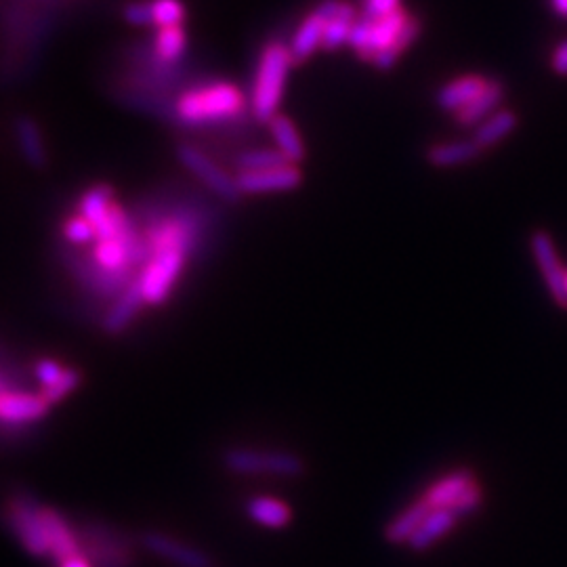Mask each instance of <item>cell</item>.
Returning a JSON list of instances; mask_svg holds the SVG:
<instances>
[{"label":"cell","instance_id":"cell-1","mask_svg":"<svg viewBox=\"0 0 567 567\" xmlns=\"http://www.w3.org/2000/svg\"><path fill=\"white\" fill-rule=\"evenodd\" d=\"M173 103L175 124L183 129H206V126L236 122L250 105L238 84L227 80L194 84Z\"/></svg>","mask_w":567,"mask_h":567},{"label":"cell","instance_id":"cell-2","mask_svg":"<svg viewBox=\"0 0 567 567\" xmlns=\"http://www.w3.org/2000/svg\"><path fill=\"white\" fill-rule=\"evenodd\" d=\"M294 57L290 45L280 40H271L261 49L255 80L250 91V112L259 122H269L278 116L280 103L284 99L288 72L292 68Z\"/></svg>","mask_w":567,"mask_h":567},{"label":"cell","instance_id":"cell-3","mask_svg":"<svg viewBox=\"0 0 567 567\" xmlns=\"http://www.w3.org/2000/svg\"><path fill=\"white\" fill-rule=\"evenodd\" d=\"M57 259L61 267L66 269L68 276L76 282V286L87 294L89 299L99 303H112L116 301L124 288L129 286L139 273L133 271H108L103 269L89 250H82L68 242H59L57 246Z\"/></svg>","mask_w":567,"mask_h":567},{"label":"cell","instance_id":"cell-4","mask_svg":"<svg viewBox=\"0 0 567 567\" xmlns=\"http://www.w3.org/2000/svg\"><path fill=\"white\" fill-rule=\"evenodd\" d=\"M80 553L93 567H135L133 540L122 530L103 521H84L76 530Z\"/></svg>","mask_w":567,"mask_h":567},{"label":"cell","instance_id":"cell-5","mask_svg":"<svg viewBox=\"0 0 567 567\" xmlns=\"http://www.w3.org/2000/svg\"><path fill=\"white\" fill-rule=\"evenodd\" d=\"M42 509L45 507L26 490L11 494L5 502V523L9 532L34 557L51 555Z\"/></svg>","mask_w":567,"mask_h":567},{"label":"cell","instance_id":"cell-6","mask_svg":"<svg viewBox=\"0 0 567 567\" xmlns=\"http://www.w3.org/2000/svg\"><path fill=\"white\" fill-rule=\"evenodd\" d=\"M175 154L185 171L192 173L206 192L213 194L217 200H221L223 204L242 202L244 194L240 192L236 175L225 171V168L206 150H202L200 145L183 141L177 145Z\"/></svg>","mask_w":567,"mask_h":567},{"label":"cell","instance_id":"cell-7","mask_svg":"<svg viewBox=\"0 0 567 567\" xmlns=\"http://www.w3.org/2000/svg\"><path fill=\"white\" fill-rule=\"evenodd\" d=\"M221 460L223 467L234 475L301 477L305 473V460L294 452L229 448L223 452Z\"/></svg>","mask_w":567,"mask_h":567},{"label":"cell","instance_id":"cell-8","mask_svg":"<svg viewBox=\"0 0 567 567\" xmlns=\"http://www.w3.org/2000/svg\"><path fill=\"white\" fill-rule=\"evenodd\" d=\"M187 263L189 257L185 250L173 248V250L154 252L152 259L139 271L141 292L147 307H160L171 299V294L179 278L183 276Z\"/></svg>","mask_w":567,"mask_h":567},{"label":"cell","instance_id":"cell-9","mask_svg":"<svg viewBox=\"0 0 567 567\" xmlns=\"http://www.w3.org/2000/svg\"><path fill=\"white\" fill-rule=\"evenodd\" d=\"M357 19V11L353 5L343 3V0H322V3L315 7L303 21L301 26L294 32L290 40V51L294 57V63L307 61L315 51L322 49L324 40V30L328 26V21L332 19Z\"/></svg>","mask_w":567,"mask_h":567},{"label":"cell","instance_id":"cell-10","mask_svg":"<svg viewBox=\"0 0 567 567\" xmlns=\"http://www.w3.org/2000/svg\"><path fill=\"white\" fill-rule=\"evenodd\" d=\"M530 248L534 261L542 273V278L546 282V288H549L553 301L561 307L567 309V290H565V273L567 269H563L557 250H555V242L553 238L546 234L542 229H536L534 234L530 236Z\"/></svg>","mask_w":567,"mask_h":567},{"label":"cell","instance_id":"cell-11","mask_svg":"<svg viewBox=\"0 0 567 567\" xmlns=\"http://www.w3.org/2000/svg\"><path fill=\"white\" fill-rule=\"evenodd\" d=\"M51 404L42 397L40 391L21 389L0 395V423L15 427H32L47 418L51 412Z\"/></svg>","mask_w":567,"mask_h":567},{"label":"cell","instance_id":"cell-12","mask_svg":"<svg viewBox=\"0 0 567 567\" xmlns=\"http://www.w3.org/2000/svg\"><path fill=\"white\" fill-rule=\"evenodd\" d=\"M236 181L244 196L280 194V192H294V189L301 187L303 173L297 164H288L259 173H236Z\"/></svg>","mask_w":567,"mask_h":567},{"label":"cell","instance_id":"cell-13","mask_svg":"<svg viewBox=\"0 0 567 567\" xmlns=\"http://www.w3.org/2000/svg\"><path fill=\"white\" fill-rule=\"evenodd\" d=\"M141 546L152 555L171 561L179 567H210L213 561L210 557L196 549V546L187 544L179 538H173L162 532H145L141 534Z\"/></svg>","mask_w":567,"mask_h":567},{"label":"cell","instance_id":"cell-14","mask_svg":"<svg viewBox=\"0 0 567 567\" xmlns=\"http://www.w3.org/2000/svg\"><path fill=\"white\" fill-rule=\"evenodd\" d=\"M145 299L141 292V282L139 276L124 288V292L116 301H112L105 309V315L101 320V330L108 336H120L122 332H126L131 328V324L139 318V313L143 311Z\"/></svg>","mask_w":567,"mask_h":567},{"label":"cell","instance_id":"cell-15","mask_svg":"<svg viewBox=\"0 0 567 567\" xmlns=\"http://www.w3.org/2000/svg\"><path fill=\"white\" fill-rule=\"evenodd\" d=\"M42 517H45V528L49 536V546H51V559L61 563L74 555L80 553L78 544V534L70 525V521L63 517L57 509L45 507L42 509Z\"/></svg>","mask_w":567,"mask_h":567},{"label":"cell","instance_id":"cell-16","mask_svg":"<svg viewBox=\"0 0 567 567\" xmlns=\"http://www.w3.org/2000/svg\"><path fill=\"white\" fill-rule=\"evenodd\" d=\"M13 133H15V141L21 156L24 160L36 168V171H42L49 164V152H47V143L45 137H42L40 124L32 118V116H19L15 118L13 124Z\"/></svg>","mask_w":567,"mask_h":567},{"label":"cell","instance_id":"cell-17","mask_svg":"<svg viewBox=\"0 0 567 567\" xmlns=\"http://www.w3.org/2000/svg\"><path fill=\"white\" fill-rule=\"evenodd\" d=\"M488 82H490V80L481 78V76H477V74L462 76V78H458V80L448 82L446 87H441V89L437 91L435 101H437V105H439L441 110L458 114L460 110H465L471 101H475L483 91H486Z\"/></svg>","mask_w":567,"mask_h":567},{"label":"cell","instance_id":"cell-18","mask_svg":"<svg viewBox=\"0 0 567 567\" xmlns=\"http://www.w3.org/2000/svg\"><path fill=\"white\" fill-rule=\"evenodd\" d=\"M475 483V475L469 469H458L441 479H437L433 486L425 492L423 500L431 509H452L454 502L465 494Z\"/></svg>","mask_w":567,"mask_h":567},{"label":"cell","instance_id":"cell-19","mask_svg":"<svg viewBox=\"0 0 567 567\" xmlns=\"http://www.w3.org/2000/svg\"><path fill=\"white\" fill-rule=\"evenodd\" d=\"M187 30L185 26L158 28L152 40V59L162 68H171L187 53Z\"/></svg>","mask_w":567,"mask_h":567},{"label":"cell","instance_id":"cell-20","mask_svg":"<svg viewBox=\"0 0 567 567\" xmlns=\"http://www.w3.org/2000/svg\"><path fill=\"white\" fill-rule=\"evenodd\" d=\"M267 126H269L271 139L276 141V150L282 152L288 158V162L299 164L305 160L307 147L303 143V137L297 129V124H294L288 116L278 114L267 122Z\"/></svg>","mask_w":567,"mask_h":567},{"label":"cell","instance_id":"cell-21","mask_svg":"<svg viewBox=\"0 0 567 567\" xmlns=\"http://www.w3.org/2000/svg\"><path fill=\"white\" fill-rule=\"evenodd\" d=\"M456 519L458 517L450 509H433L425 517V521L420 523V528L414 532L408 546L414 553H425L439 538H444L446 534H450Z\"/></svg>","mask_w":567,"mask_h":567},{"label":"cell","instance_id":"cell-22","mask_svg":"<svg viewBox=\"0 0 567 567\" xmlns=\"http://www.w3.org/2000/svg\"><path fill=\"white\" fill-rule=\"evenodd\" d=\"M433 509L429 504L420 498L416 502H412L408 509H404L399 513L393 521H389L385 525V540L389 544H408L410 538L414 536V532L420 528V523L425 521V517L431 513Z\"/></svg>","mask_w":567,"mask_h":567},{"label":"cell","instance_id":"cell-23","mask_svg":"<svg viewBox=\"0 0 567 567\" xmlns=\"http://www.w3.org/2000/svg\"><path fill=\"white\" fill-rule=\"evenodd\" d=\"M483 152L479 145L469 141H450V143H437L427 152V162L435 168H456L475 162Z\"/></svg>","mask_w":567,"mask_h":567},{"label":"cell","instance_id":"cell-24","mask_svg":"<svg viewBox=\"0 0 567 567\" xmlns=\"http://www.w3.org/2000/svg\"><path fill=\"white\" fill-rule=\"evenodd\" d=\"M114 204H116L114 189L108 183H97V185H91L87 192L80 196L78 215L87 219L97 231V227L105 221V217L110 215Z\"/></svg>","mask_w":567,"mask_h":567},{"label":"cell","instance_id":"cell-25","mask_svg":"<svg viewBox=\"0 0 567 567\" xmlns=\"http://www.w3.org/2000/svg\"><path fill=\"white\" fill-rule=\"evenodd\" d=\"M504 97V84L500 80H490L486 91H483L475 101H471L465 110L456 114V122L460 126H475L498 110V105Z\"/></svg>","mask_w":567,"mask_h":567},{"label":"cell","instance_id":"cell-26","mask_svg":"<svg viewBox=\"0 0 567 567\" xmlns=\"http://www.w3.org/2000/svg\"><path fill=\"white\" fill-rule=\"evenodd\" d=\"M246 513L252 521H257L271 530L286 528L292 519V511L288 509V504H284L278 498H267V496L250 498L246 502Z\"/></svg>","mask_w":567,"mask_h":567},{"label":"cell","instance_id":"cell-27","mask_svg":"<svg viewBox=\"0 0 567 567\" xmlns=\"http://www.w3.org/2000/svg\"><path fill=\"white\" fill-rule=\"evenodd\" d=\"M517 129V116L511 110H498L490 118L483 120L473 135V141L479 145L481 152L490 150L504 137H509Z\"/></svg>","mask_w":567,"mask_h":567},{"label":"cell","instance_id":"cell-28","mask_svg":"<svg viewBox=\"0 0 567 567\" xmlns=\"http://www.w3.org/2000/svg\"><path fill=\"white\" fill-rule=\"evenodd\" d=\"M288 164L292 162H288V158L282 152L269 150V147H250V150H242L234 156L236 173H259Z\"/></svg>","mask_w":567,"mask_h":567},{"label":"cell","instance_id":"cell-29","mask_svg":"<svg viewBox=\"0 0 567 567\" xmlns=\"http://www.w3.org/2000/svg\"><path fill=\"white\" fill-rule=\"evenodd\" d=\"M420 32H423V26H420V19H416V17L410 15L408 24L404 26L402 34L397 36V40L393 42V45L376 53V57H374V61H372L374 66H376L378 70H391V68L395 66V63H397V59L402 57V53L412 45V42H416V38L420 36Z\"/></svg>","mask_w":567,"mask_h":567},{"label":"cell","instance_id":"cell-30","mask_svg":"<svg viewBox=\"0 0 567 567\" xmlns=\"http://www.w3.org/2000/svg\"><path fill=\"white\" fill-rule=\"evenodd\" d=\"M408 19H410V15L404 9H397L387 17L376 19L374 28H372V49H374V53L391 47L393 42L397 40V36L402 34L404 26L408 24Z\"/></svg>","mask_w":567,"mask_h":567},{"label":"cell","instance_id":"cell-31","mask_svg":"<svg viewBox=\"0 0 567 567\" xmlns=\"http://www.w3.org/2000/svg\"><path fill=\"white\" fill-rule=\"evenodd\" d=\"M91 257L108 271H133L137 273L131 265H129V257H126V248L120 242V238L116 240H97L91 248Z\"/></svg>","mask_w":567,"mask_h":567},{"label":"cell","instance_id":"cell-32","mask_svg":"<svg viewBox=\"0 0 567 567\" xmlns=\"http://www.w3.org/2000/svg\"><path fill=\"white\" fill-rule=\"evenodd\" d=\"M152 5V28L185 26L187 7L183 0H150Z\"/></svg>","mask_w":567,"mask_h":567},{"label":"cell","instance_id":"cell-33","mask_svg":"<svg viewBox=\"0 0 567 567\" xmlns=\"http://www.w3.org/2000/svg\"><path fill=\"white\" fill-rule=\"evenodd\" d=\"M61 240L78 248L93 246L97 240V231L82 215H74L61 223Z\"/></svg>","mask_w":567,"mask_h":567},{"label":"cell","instance_id":"cell-34","mask_svg":"<svg viewBox=\"0 0 567 567\" xmlns=\"http://www.w3.org/2000/svg\"><path fill=\"white\" fill-rule=\"evenodd\" d=\"M372 28H374V19H370L366 15L357 17L353 21L349 42H347V45L364 61H374V57H376V53L372 49Z\"/></svg>","mask_w":567,"mask_h":567},{"label":"cell","instance_id":"cell-35","mask_svg":"<svg viewBox=\"0 0 567 567\" xmlns=\"http://www.w3.org/2000/svg\"><path fill=\"white\" fill-rule=\"evenodd\" d=\"M80 383H82V372L78 368L70 366V368H66V372L61 374V378L53 387L40 391V393L51 406H55V404L61 402V399H66L68 395H72L80 387Z\"/></svg>","mask_w":567,"mask_h":567},{"label":"cell","instance_id":"cell-36","mask_svg":"<svg viewBox=\"0 0 567 567\" xmlns=\"http://www.w3.org/2000/svg\"><path fill=\"white\" fill-rule=\"evenodd\" d=\"M351 19H332L328 21V26L324 30V40H322V49L324 51H336L341 49L343 45L349 42V34H351Z\"/></svg>","mask_w":567,"mask_h":567},{"label":"cell","instance_id":"cell-37","mask_svg":"<svg viewBox=\"0 0 567 567\" xmlns=\"http://www.w3.org/2000/svg\"><path fill=\"white\" fill-rule=\"evenodd\" d=\"M63 372H66V366H61L53 357H40L34 364V381L40 385V391H45L59 381Z\"/></svg>","mask_w":567,"mask_h":567},{"label":"cell","instance_id":"cell-38","mask_svg":"<svg viewBox=\"0 0 567 567\" xmlns=\"http://www.w3.org/2000/svg\"><path fill=\"white\" fill-rule=\"evenodd\" d=\"M122 17L126 24H131L135 28H150L152 26L150 0H133V3H126L122 9Z\"/></svg>","mask_w":567,"mask_h":567},{"label":"cell","instance_id":"cell-39","mask_svg":"<svg viewBox=\"0 0 567 567\" xmlns=\"http://www.w3.org/2000/svg\"><path fill=\"white\" fill-rule=\"evenodd\" d=\"M481 502H483V492H481V488L477 486V483H473V486L454 502V507L450 511L456 517H465V515L475 513L481 507Z\"/></svg>","mask_w":567,"mask_h":567},{"label":"cell","instance_id":"cell-40","mask_svg":"<svg viewBox=\"0 0 567 567\" xmlns=\"http://www.w3.org/2000/svg\"><path fill=\"white\" fill-rule=\"evenodd\" d=\"M397 9H402V7H399V0H364V13L362 15L376 21V19L391 15Z\"/></svg>","mask_w":567,"mask_h":567},{"label":"cell","instance_id":"cell-41","mask_svg":"<svg viewBox=\"0 0 567 567\" xmlns=\"http://www.w3.org/2000/svg\"><path fill=\"white\" fill-rule=\"evenodd\" d=\"M553 70L559 76H567V40H563L553 53Z\"/></svg>","mask_w":567,"mask_h":567},{"label":"cell","instance_id":"cell-42","mask_svg":"<svg viewBox=\"0 0 567 567\" xmlns=\"http://www.w3.org/2000/svg\"><path fill=\"white\" fill-rule=\"evenodd\" d=\"M59 567H93V565H91V561L87 557H84L82 553H78V555H74V557H70L66 561H61Z\"/></svg>","mask_w":567,"mask_h":567},{"label":"cell","instance_id":"cell-43","mask_svg":"<svg viewBox=\"0 0 567 567\" xmlns=\"http://www.w3.org/2000/svg\"><path fill=\"white\" fill-rule=\"evenodd\" d=\"M551 7L557 15L567 17V0H551Z\"/></svg>","mask_w":567,"mask_h":567},{"label":"cell","instance_id":"cell-44","mask_svg":"<svg viewBox=\"0 0 567 567\" xmlns=\"http://www.w3.org/2000/svg\"><path fill=\"white\" fill-rule=\"evenodd\" d=\"M565 290H567V273H565Z\"/></svg>","mask_w":567,"mask_h":567}]
</instances>
